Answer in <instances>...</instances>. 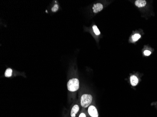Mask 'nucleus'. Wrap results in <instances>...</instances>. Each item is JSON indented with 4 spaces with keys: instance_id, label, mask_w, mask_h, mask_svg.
Wrapping results in <instances>:
<instances>
[{
    "instance_id": "1a4fd4ad",
    "label": "nucleus",
    "mask_w": 157,
    "mask_h": 117,
    "mask_svg": "<svg viewBox=\"0 0 157 117\" xmlns=\"http://www.w3.org/2000/svg\"><path fill=\"white\" fill-rule=\"evenodd\" d=\"M12 70L11 68L7 69L5 72V76L6 77H10L12 75Z\"/></svg>"
},
{
    "instance_id": "0eeeda50",
    "label": "nucleus",
    "mask_w": 157,
    "mask_h": 117,
    "mask_svg": "<svg viewBox=\"0 0 157 117\" xmlns=\"http://www.w3.org/2000/svg\"><path fill=\"white\" fill-rule=\"evenodd\" d=\"M135 5L138 8H142L144 7L147 4V2L145 0H137L135 2Z\"/></svg>"
},
{
    "instance_id": "f8f14e48",
    "label": "nucleus",
    "mask_w": 157,
    "mask_h": 117,
    "mask_svg": "<svg viewBox=\"0 0 157 117\" xmlns=\"http://www.w3.org/2000/svg\"><path fill=\"white\" fill-rule=\"evenodd\" d=\"M144 54L145 56H149L151 54V51H149V50H145L144 51Z\"/></svg>"
},
{
    "instance_id": "f03ea898",
    "label": "nucleus",
    "mask_w": 157,
    "mask_h": 117,
    "mask_svg": "<svg viewBox=\"0 0 157 117\" xmlns=\"http://www.w3.org/2000/svg\"><path fill=\"white\" fill-rule=\"evenodd\" d=\"M92 96L90 94H85L82 95L81 98V105L82 107H88L89 106L92 101Z\"/></svg>"
},
{
    "instance_id": "9d476101",
    "label": "nucleus",
    "mask_w": 157,
    "mask_h": 117,
    "mask_svg": "<svg viewBox=\"0 0 157 117\" xmlns=\"http://www.w3.org/2000/svg\"><path fill=\"white\" fill-rule=\"evenodd\" d=\"M93 30H94V32L95 33L96 35H99L100 34V30L98 29V27L95 25L93 26Z\"/></svg>"
},
{
    "instance_id": "f257e3e1",
    "label": "nucleus",
    "mask_w": 157,
    "mask_h": 117,
    "mask_svg": "<svg viewBox=\"0 0 157 117\" xmlns=\"http://www.w3.org/2000/svg\"><path fill=\"white\" fill-rule=\"evenodd\" d=\"M80 86L79 80L77 78H73L70 80L67 83V88L69 91L75 92L78 90Z\"/></svg>"
},
{
    "instance_id": "39448f33",
    "label": "nucleus",
    "mask_w": 157,
    "mask_h": 117,
    "mask_svg": "<svg viewBox=\"0 0 157 117\" xmlns=\"http://www.w3.org/2000/svg\"><path fill=\"white\" fill-rule=\"evenodd\" d=\"M103 9V5L101 3H98L93 5V10L94 13H97L99 12L102 10Z\"/></svg>"
},
{
    "instance_id": "423d86ee",
    "label": "nucleus",
    "mask_w": 157,
    "mask_h": 117,
    "mask_svg": "<svg viewBox=\"0 0 157 117\" xmlns=\"http://www.w3.org/2000/svg\"><path fill=\"white\" fill-rule=\"evenodd\" d=\"M130 82L132 86H136L139 82L138 77L135 75H131L130 77Z\"/></svg>"
},
{
    "instance_id": "7ed1b4c3",
    "label": "nucleus",
    "mask_w": 157,
    "mask_h": 117,
    "mask_svg": "<svg viewBox=\"0 0 157 117\" xmlns=\"http://www.w3.org/2000/svg\"><path fill=\"white\" fill-rule=\"evenodd\" d=\"M88 111L90 117H98V110L95 106L90 105L88 107Z\"/></svg>"
},
{
    "instance_id": "20e7f679",
    "label": "nucleus",
    "mask_w": 157,
    "mask_h": 117,
    "mask_svg": "<svg viewBox=\"0 0 157 117\" xmlns=\"http://www.w3.org/2000/svg\"><path fill=\"white\" fill-rule=\"evenodd\" d=\"M80 110V107L78 105H75L73 106L71 108V117H76V115L78 113Z\"/></svg>"
},
{
    "instance_id": "9b49d317",
    "label": "nucleus",
    "mask_w": 157,
    "mask_h": 117,
    "mask_svg": "<svg viewBox=\"0 0 157 117\" xmlns=\"http://www.w3.org/2000/svg\"><path fill=\"white\" fill-rule=\"evenodd\" d=\"M58 5L56 4L53 6L52 8V11L54 12H55L57 11V10H58Z\"/></svg>"
},
{
    "instance_id": "6e6552de",
    "label": "nucleus",
    "mask_w": 157,
    "mask_h": 117,
    "mask_svg": "<svg viewBox=\"0 0 157 117\" xmlns=\"http://www.w3.org/2000/svg\"><path fill=\"white\" fill-rule=\"evenodd\" d=\"M141 37V36L140 34H139L138 33H136L132 36V40L133 42H136L140 39Z\"/></svg>"
},
{
    "instance_id": "ddd939ff",
    "label": "nucleus",
    "mask_w": 157,
    "mask_h": 117,
    "mask_svg": "<svg viewBox=\"0 0 157 117\" xmlns=\"http://www.w3.org/2000/svg\"><path fill=\"white\" fill-rule=\"evenodd\" d=\"M78 117H86V115L84 112H81Z\"/></svg>"
}]
</instances>
